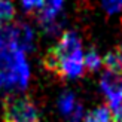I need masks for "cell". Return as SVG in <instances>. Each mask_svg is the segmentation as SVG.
<instances>
[{
	"label": "cell",
	"mask_w": 122,
	"mask_h": 122,
	"mask_svg": "<svg viewBox=\"0 0 122 122\" xmlns=\"http://www.w3.org/2000/svg\"><path fill=\"white\" fill-rule=\"evenodd\" d=\"M15 15V8L10 0H0V25L9 22Z\"/></svg>",
	"instance_id": "cell-8"
},
{
	"label": "cell",
	"mask_w": 122,
	"mask_h": 122,
	"mask_svg": "<svg viewBox=\"0 0 122 122\" xmlns=\"http://www.w3.org/2000/svg\"><path fill=\"white\" fill-rule=\"evenodd\" d=\"M76 100H75V95L70 94V92H66L60 97V100H58V109H60V112L66 115V116H69V115L75 110V107H76Z\"/></svg>",
	"instance_id": "cell-7"
},
{
	"label": "cell",
	"mask_w": 122,
	"mask_h": 122,
	"mask_svg": "<svg viewBox=\"0 0 122 122\" xmlns=\"http://www.w3.org/2000/svg\"><path fill=\"white\" fill-rule=\"evenodd\" d=\"M45 67L64 77H79L83 75V54L81 39L73 31H66L58 43L46 54Z\"/></svg>",
	"instance_id": "cell-1"
},
{
	"label": "cell",
	"mask_w": 122,
	"mask_h": 122,
	"mask_svg": "<svg viewBox=\"0 0 122 122\" xmlns=\"http://www.w3.org/2000/svg\"><path fill=\"white\" fill-rule=\"evenodd\" d=\"M63 8V0H45L40 10V22L45 28H54L55 27L57 16Z\"/></svg>",
	"instance_id": "cell-5"
},
{
	"label": "cell",
	"mask_w": 122,
	"mask_h": 122,
	"mask_svg": "<svg viewBox=\"0 0 122 122\" xmlns=\"http://www.w3.org/2000/svg\"><path fill=\"white\" fill-rule=\"evenodd\" d=\"M116 51H118V54H119V57L122 58V46H119V48H118V49H116Z\"/></svg>",
	"instance_id": "cell-13"
},
{
	"label": "cell",
	"mask_w": 122,
	"mask_h": 122,
	"mask_svg": "<svg viewBox=\"0 0 122 122\" xmlns=\"http://www.w3.org/2000/svg\"><path fill=\"white\" fill-rule=\"evenodd\" d=\"M0 85H2V77H0Z\"/></svg>",
	"instance_id": "cell-14"
},
{
	"label": "cell",
	"mask_w": 122,
	"mask_h": 122,
	"mask_svg": "<svg viewBox=\"0 0 122 122\" xmlns=\"http://www.w3.org/2000/svg\"><path fill=\"white\" fill-rule=\"evenodd\" d=\"M83 122H112V112L109 107L100 106L91 110L86 115V118L83 119Z\"/></svg>",
	"instance_id": "cell-6"
},
{
	"label": "cell",
	"mask_w": 122,
	"mask_h": 122,
	"mask_svg": "<svg viewBox=\"0 0 122 122\" xmlns=\"http://www.w3.org/2000/svg\"><path fill=\"white\" fill-rule=\"evenodd\" d=\"M83 66L89 70H97L98 67L101 66V58L98 55V52L91 49L88 51L86 55H83Z\"/></svg>",
	"instance_id": "cell-9"
},
{
	"label": "cell",
	"mask_w": 122,
	"mask_h": 122,
	"mask_svg": "<svg viewBox=\"0 0 122 122\" xmlns=\"http://www.w3.org/2000/svg\"><path fill=\"white\" fill-rule=\"evenodd\" d=\"M67 118H69V122H83V110H82V106L76 104L75 110H73Z\"/></svg>",
	"instance_id": "cell-11"
},
{
	"label": "cell",
	"mask_w": 122,
	"mask_h": 122,
	"mask_svg": "<svg viewBox=\"0 0 122 122\" xmlns=\"http://www.w3.org/2000/svg\"><path fill=\"white\" fill-rule=\"evenodd\" d=\"M103 6L109 14H116L122 10V0H103Z\"/></svg>",
	"instance_id": "cell-10"
},
{
	"label": "cell",
	"mask_w": 122,
	"mask_h": 122,
	"mask_svg": "<svg viewBox=\"0 0 122 122\" xmlns=\"http://www.w3.org/2000/svg\"><path fill=\"white\" fill-rule=\"evenodd\" d=\"M101 89L109 101L110 112L122 106V73L106 70L101 76Z\"/></svg>",
	"instance_id": "cell-4"
},
{
	"label": "cell",
	"mask_w": 122,
	"mask_h": 122,
	"mask_svg": "<svg viewBox=\"0 0 122 122\" xmlns=\"http://www.w3.org/2000/svg\"><path fill=\"white\" fill-rule=\"evenodd\" d=\"M0 77L9 89H24L30 79V69L24 51L16 46L0 48Z\"/></svg>",
	"instance_id": "cell-2"
},
{
	"label": "cell",
	"mask_w": 122,
	"mask_h": 122,
	"mask_svg": "<svg viewBox=\"0 0 122 122\" xmlns=\"http://www.w3.org/2000/svg\"><path fill=\"white\" fill-rule=\"evenodd\" d=\"M25 9H34V8H42L45 0H21Z\"/></svg>",
	"instance_id": "cell-12"
},
{
	"label": "cell",
	"mask_w": 122,
	"mask_h": 122,
	"mask_svg": "<svg viewBox=\"0 0 122 122\" xmlns=\"http://www.w3.org/2000/svg\"><path fill=\"white\" fill-rule=\"evenodd\" d=\"M3 122H40V115L27 97H8L3 103Z\"/></svg>",
	"instance_id": "cell-3"
}]
</instances>
